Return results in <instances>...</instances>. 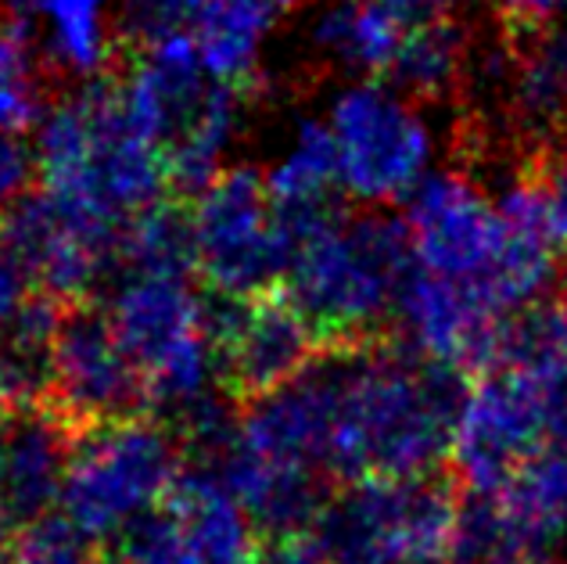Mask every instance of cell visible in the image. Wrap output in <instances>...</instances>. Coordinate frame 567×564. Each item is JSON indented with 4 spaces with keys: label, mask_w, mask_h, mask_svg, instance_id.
Listing matches in <instances>:
<instances>
[{
    "label": "cell",
    "mask_w": 567,
    "mask_h": 564,
    "mask_svg": "<svg viewBox=\"0 0 567 564\" xmlns=\"http://www.w3.org/2000/svg\"><path fill=\"white\" fill-rule=\"evenodd\" d=\"M338 352L331 479H413L450 464L471 375L384 335Z\"/></svg>",
    "instance_id": "obj_1"
},
{
    "label": "cell",
    "mask_w": 567,
    "mask_h": 564,
    "mask_svg": "<svg viewBox=\"0 0 567 564\" xmlns=\"http://www.w3.org/2000/svg\"><path fill=\"white\" fill-rule=\"evenodd\" d=\"M33 133L37 184L69 205L130 224L173 195L166 162L130 123L123 83L112 76L51 101Z\"/></svg>",
    "instance_id": "obj_2"
},
{
    "label": "cell",
    "mask_w": 567,
    "mask_h": 564,
    "mask_svg": "<svg viewBox=\"0 0 567 564\" xmlns=\"http://www.w3.org/2000/svg\"><path fill=\"white\" fill-rule=\"evenodd\" d=\"M118 83L130 123L166 162L173 195L190 202L223 173V155L241 133L248 91L202 65L190 29L137 48Z\"/></svg>",
    "instance_id": "obj_3"
},
{
    "label": "cell",
    "mask_w": 567,
    "mask_h": 564,
    "mask_svg": "<svg viewBox=\"0 0 567 564\" xmlns=\"http://www.w3.org/2000/svg\"><path fill=\"white\" fill-rule=\"evenodd\" d=\"M413 263L406 219L384 209L346 213L298 252L284 295L323 346H363L392 331Z\"/></svg>",
    "instance_id": "obj_4"
},
{
    "label": "cell",
    "mask_w": 567,
    "mask_h": 564,
    "mask_svg": "<svg viewBox=\"0 0 567 564\" xmlns=\"http://www.w3.org/2000/svg\"><path fill=\"white\" fill-rule=\"evenodd\" d=\"M184 471L187 457L173 428L152 413H133L76 435L58 507L104 546L162 507Z\"/></svg>",
    "instance_id": "obj_5"
},
{
    "label": "cell",
    "mask_w": 567,
    "mask_h": 564,
    "mask_svg": "<svg viewBox=\"0 0 567 564\" xmlns=\"http://www.w3.org/2000/svg\"><path fill=\"white\" fill-rule=\"evenodd\" d=\"M460 485L442 474L341 482L312 536L331 564H439L450 557Z\"/></svg>",
    "instance_id": "obj_6"
},
{
    "label": "cell",
    "mask_w": 567,
    "mask_h": 564,
    "mask_svg": "<svg viewBox=\"0 0 567 564\" xmlns=\"http://www.w3.org/2000/svg\"><path fill=\"white\" fill-rule=\"evenodd\" d=\"M104 309L141 367L147 407L162 413V421L219 389L205 299L194 291L190 277L118 274Z\"/></svg>",
    "instance_id": "obj_7"
},
{
    "label": "cell",
    "mask_w": 567,
    "mask_h": 564,
    "mask_svg": "<svg viewBox=\"0 0 567 564\" xmlns=\"http://www.w3.org/2000/svg\"><path fill=\"white\" fill-rule=\"evenodd\" d=\"M323 119L334 137L341 195L367 209L406 202L431 173L435 133L399 86L363 76L341 86Z\"/></svg>",
    "instance_id": "obj_8"
},
{
    "label": "cell",
    "mask_w": 567,
    "mask_h": 564,
    "mask_svg": "<svg viewBox=\"0 0 567 564\" xmlns=\"http://www.w3.org/2000/svg\"><path fill=\"white\" fill-rule=\"evenodd\" d=\"M194 266L208 295H266L284 288L295 245L284 234L266 173L230 166L213 176L190 202Z\"/></svg>",
    "instance_id": "obj_9"
},
{
    "label": "cell",
    "mask_w": 567,
    "mask_h": 564,
    "mask_svg": "<svg viewBox=\"0 0 567 564\" xmlns=\"http://www.w3.org/2000/svg\"><path fill=\"white\" fill-rule=\"evenodd\" d=\"M123 227L37 187L0 216V245L19 259L37 291L72 306L94 302V295L115 285Z\"/></svg>",
    "instance_id": "obj_10"
},
{
    "label": "cell",
    "mask_w": 567,
    "mask_h": 564,
    "mask_svg": "<svg viewBox=\"0 0 567 564\" xmlns=\"http://www.w3.org/2000/svg\"><path fill=\"white\" fill-rule=\"evenodd\" d=\"M554 413H549L546 375L528 370H488L471 381L460 413L450 468L460 489L499 493L517 471L554 447Z\"/></svg>",
    "instance_id": "obj_11"
},
{
    "label": "cell",
    "mask_w": 567,
    "mask_h": 564,
    "mask_svg": "<svg viewBox=\"0 0 567 564\" xmlns=\"http://www.w3.org/2000/svg\"><path fill=\"white\" fill-rule=\"evenodd\" d=\"M205 324L216 352V381L237 403L295 381L327 349L284 288L248 299L208 295Z\"/></svg>",
    "instance_id": "obj_12"
},
{
    "label": "cell",
    "mask_w": 567,
    "mask_h": 564,
    "mask_svg": "<svg viewBox=\"0 0 567 564\" xmlns=\"http://www.w3.org/2000/svg\"><path fill=\"white\" fill-rule=\"evenodd\" d=\"M48 407L76 428V435L86 428L133 418V413H152L141 367L133 363L104 306H65Z\"/></svg>",
    "instance_id": "obj_13"
},
{
    "label": "cell",
    "mask_w": 567,
    "mask_h": 564,
    "mask_svg": "<svg viewBox=\"0 0 567 564\" xmlns=\"http://www.w3.org/2000/svg\"><path fill=\"white\" fill-rule=\"evenodd\" d=\"M402 205H406L402 219H406L416 266L439 277L464 280L485 295L488 277L506 248V224L496 198H488L471 173L439 170L427 173Z\"/></svg>",
    "instance_id": "obj_14"
},
{
    "label": "cell",
    "mask_w": 567,
    "mask_h": 564,
    "mask_svg": "<svg viewBox=\"0 0 567 564\" xmlns=\"http://www.w3.org/2000/svg\"><path fill=\"white\" fill-rule=\"evenodd\" d=\"M496 320L499 314L477 288L439 277L413 263L406 285L399 291L392 335L427 360L456 363L477 378L492 363Z\"/></svg>",
    "instance_id": "obj_15"
},
{
    "label": "cell",
    "mask_w": 567,
    "mask_h": 564,
    "mask_svg": "<svg viewBox=\"0 0 567 564\" xmlns=\"http://www.w3.org/2000/svg\"><path fill=\"white\" fill-rule=\"evenodd\" d=\"M76 442V428L43 407L14 410L8 439L0 447V511L22 532L54 514Z\"/></svg>",
    "instance_id": "obj_16"
},
{
    "label": "cell",
    "mask_w": 567,
    "mask_h": 564,
    "mask_svg": "<svg viewBox=\"0 0 567 564\" xmlns=\"http://www.w3.org/2000/svg\"><path fill=\"white\" fill-rule=\"evenodd\" d=\"M213 474L241 500L262 536H306L317 529L327 500L334 496L331 474L256 457L237 439Z\"/></svg>",
    "instance_id": "obj_17"
},
{
    "label": "cell",
    "mask_w": 567,
    "mask_h": 564,
    "mask_svg": "<svg viewBox=\"0 0 567 564\" xmlns=\"http://www.w3.org/2000/svg\"><path fill=\"white\" fill-rule=\"evenodd\" d=\"M460 564H567L564 532L499 493L460 489L453 551Z\"/></svg>",
    "instance_id": "obj_18"
},
{
    "label": "cell",
    "mask_w": 567,
    "mask_h": 564,
    "mask_svg": "<svg viewBox=\"0 0 567 564\" xmlns=\"http://www.w3.org/2000/svg\"><path fill=\"white\" fill-rule=\"evenodd\" d=\"M166 507L184 529L194 564H251L256 557L262 532L213 471L187 468Z\"/></svg>",
    "instance_id": "obj_19"
},
{
    "label": "cell",
    "mask_w": 567,
    "mask_h": 564,
    "mask_svg": "<svg viewBox=\"0 0 567 564\" xmlns=\"http://www.w3.org/2000/svg\"><path fill=\"white\" fill-rule=\"evenodd\" d=\"M295 4L298 0H205L190 25L202 65L216 80L251 91L266 40Z\"/></svg>",
    "instance_id": "obj_20"
},
{
    "label": "cell",
    "mask_w": 567,
    "mask_h": 564,
    "mask_svg": "<svg viewBox=\"0 0 567 564\" xmlns=\"http://www.w3.org/2000/svg\"><path fill=\"white\" fill-rule=\"evenodd\" d=\"M65 302L33 291L0 324V396L14 410L43 407L54 381V346Z\"/></svg>",
    "instance_id": "obj_21"
},
{
    "label": "cell",
    "mask_w": 567,
    "mask_h": 564,
    "mask_svg": "<svg viewBox=\"0 0 567 564\" xmlns=\"http://www.w3.org/2000/svg\"><path fill=\"white\" fill-rule=\"evenodd\" d=\"M8 14L29 33H40L43 51L69 76L94 80L109 72L112 33L104 0H8Z\"/></svg>",
    "instance_id": "obj_22"
},
{
    "label": "cell",
    "mask_w": 567,
    "mask_h": 564,
    "mask_svg": "<svg viewBox=\"0 0 567 564\" xmlns=\"http://www.w3.org/2000/svg\"><path fill=\"white\" fill-rule=\"evenodd\" d=\"M406 37V25L395 22L378 0H341L320 14L312 40L331 62L360 76H388Z\"/></svg>",
    "instance_id": "obj_23"
},
{
    "label": "cell",
    "mask_w": 567,
    "mask_h": 564,
    "mask_svg": "<svg viewBox=\"0 0 567 564\" xmlns=\"http://www.w3.org/2000/svg\"><path fill=\"white\" fill-rule=\"evenodd\" d=\"M467 40L453 22H431L406 29L388 80L413 101H445L464 91L467 83Z\"/></svg>",
    "instance_id": "obj_24"
},
{
    "label": "cell",
    "mask_w": 567,
    "mask_h": 564,
    "mask_svg": "<svg viewBox=\"0 0 567 564\" xmlns=\"http://www.w3.org/2000/svg\"><path fill=\"white\" fill-rule=\"evenodd\" d=\"M118 274H162V277H198L194 266V227L190 205L184 198H162L123 227L118 242Z\"/></svg>",
    "instance_id": "obj_25"
},
{
    "label": "cell",
    "mask_w": 567,
    "mask_h": 564,
    "mask_svg": "<svg viewBox=\"0 0 567 564\" xmlns=\"http://www.w3.org/2000/svg\"><path fill=\"white\" fill-rule=\"evenodd\" d=\"M528 370V375H554L567 367V302L546 299L503 314L492 335L488 370ZM485 370V375H488Z\"/></svg>",
    "instance_id": "obj_26"
},
{
    "label": "cell",
    "mask_w": 567,
    "mask_h": 564,
    "mask_svg": "<svg viewBox=\"0 0 567 564\" xmlns=\"http://www.w3.org/2000/svg\"><path fill=\"white\" fill-rule=\"evenodd\" d=\"M274 205H320L341 198L338 152L327 119H302L284 155L266 173Z\"/></svg>",
    "instance_id": "obj_27"
},
{
    "label": "cell",
    "mask_w": 567,
    "mask_h": 564,
    "mask_svg": "<svg viewBox=\"0 0 567 564\" xmlns=\"http://www.w3.org/2000/svg\"><path fill=\"white\" fill-rule=\"evenodd\" d=\"M0 564H109V554L58 511L29 525Z\"/></svg>",
    "instance_id": "obj_28"
},
{
    "label": "cell",
    "mask_w": 567,
    "mask_h": 564,
    "mask_svg": "<svg viewBox=\"0 0 567 564\" xmlns=\"http://www.w3.org/2000/svg\"><path fill=\"white\" fill-rule=\"evenodd\" d=\"M506 493L535 517L567 532V442H554L539 457H532L506 485Z\"/></svg>",
    "instance_id": "obj_29"
},
{
    "label": "cell",
    "mask_w": 567,
    "mask_h": 564,
    "mask_svg": "<svg viewBox=\"0 0 567 564\" xmlns=\"http://www.w3.org/2000/svg\"><path fill=\"white\" fill-rule=\"evenodd\" d=\"M112 557L118 564H194L184 529L166 503L144 514L141 522H133L112 543Z\"/></svg>",
    "instance_id": "obj_30"
},
{
    "label": "cell",
    "mask_w": 567,
    "mask_h": 564,
    "mask_svg": "<svg viewBox=\"0 0 567 564\" xmlns=\"http://www.w3.org/2000/svg\"><path fill=\"white\" fill-rule=\"evenodd\" d=\"M205 0H130L126 11V40L147 48L162 37L187 33L198 19Z\"/></svg>",
    "instance_id": "obj_31"
},
{
    "label": "cell",
    "mask_w": 567,
    "mask_h": 564,
    "mask_svg": "<svg viewBox=\"0 0 567 564\" xmlns=\"http://www.w3.org/2000/svg\"><path fill=\"white\" fill-rule=\"evenodd\" d=\"M37 181V152L25 133H0V216Z\"/></svg>",
    "instance_id": "obj_32"
},
{
    "label": "cell",
    "mask_w": 567,
    "mask_h": 564,
    "mask_svg": "<svg viewBox=\"0 0 567 564\" xmlns=\"http://www.w3.org/2000/svg\"><path fill=\"white\" fill-rule=\"evenodd\" d=\"M251 564H331V557L320 540L306 532V536H262Z\"/></svg>",
    "instance_id": "obj_33"
},
{
    "label": "cell",
    "mask_w": 567,
    "mask_h": 564,
    "mask_svg": "<svg viewBox=\"0 0 567 564\" xmlns=\"http://www.w3.org/2000/svg\"><path fill=\"white\" fill-rule=\"evenodd\" d=\"M33 291L37 288L29 285V277L19 266V259H14L11 252L0 245V324H4Z\"/></svg>",
    "instance_id": "obj_34"
},
{
    "label": "cell",
    "mask_w": 567,
    "mask_h": 564,
    "mask_svg": "<svg viewBox=\"0 0 567 564\" xmlns=\"http://www.w3.org/2000/svg\"><path fill=\"white\" fill-rule=\"evenodd\" d=\"M378 4L392 14L395 22H402L406 29H416V25L442 22L445 14H450L453 0H378Z\"/></svg>",
    "instance_id": "obj_35"
},
{
    "label": "cell",
    "mask_w": 567,
    "mask_h": 564,
    "mask_svg": "<svg viewBox=\"0 0 567 564\" xmlns=\"http://www.w3.org/2000/svg\"><path fill=\"white\" fill-rule=\"evenodd\" d=\"M499 11L520 29H535L539 22L554 19V14L567 4V0H496Z\"/></svg>",
    "instance_id": "obj_36"
},
{
    "label": "cell",
    "mask_w": 567,
    "mask_h": 564,
    "mask_svg": "<svg viewBox=\"0 0 567 564\" xmlns=\"http://www.w3.org/2000/svg\"><path fill=\"white\" fill-rule=\"evenodd\" d=\"M11 418H14V407L8 403L4 396H0V447H4L8 439V428H11Z\"/></svg>",
    "instance_id": "obj_37"
},
{
    "label": "cell",
    "mask_w": 567,
    "mask_h": 564,
    "mask_svg": "<svg viewBox=\"0 0 567 564\" xmlns=\"http://www.w3.org/2000/svg\"><path fill=\"white\" fill-rule=\"evenodd\" d=\"M560 43H564V54H567V37H564V40H560Z\"/></svg>",
    "instance_id": "obj_38"
}]
</instances>
